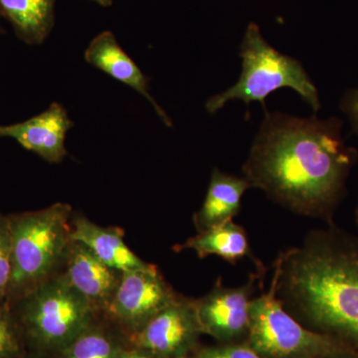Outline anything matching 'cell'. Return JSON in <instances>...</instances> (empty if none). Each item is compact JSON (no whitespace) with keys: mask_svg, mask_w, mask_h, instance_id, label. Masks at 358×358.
<instances>
[{"mask_svg":"<svg viewBox=\"0 0 358 358\" xmlns=\"http://www.w3.org/2000/svg\"><path fill=\"white\" fill-rule=\"evenodd\" d=\"M256 278L237 288L225 287L219 279L203 298L194 301L202 333L224 343L248 336L250 306L255 289Z\"/></svg>","mask_w":358,"mask_h":358,"instance_id":"9c48e42d","label":"cell"},{"mask_svg":"<svg viewBox=\"0 0 358 358\" xmlns=\"http://www.w3.org/2000/svg\"><path fill=\"white\" fill-rule=\"evenodd\" d=\"M66 281L83 296L96 310H105L110 305L119 286L122 273L96 258L83 244L72 240L64 259Z\"/></svg>","mask_w":358,"mask_h":358,"instance_id":"8fae6325","label":"cell"},{"mask_svg":"<svg viewBox=\"0 0 358 358\" xmlns=\"http://www.w3.org/2000/svg\"><path fill=\"white\" fill-rule=\"evenodd\" d=\"M242 72L236 83L229 89L212 96L205 105L209 114H216L229 101L241 100L249 108L251 103H262L266 98L282 88L296 91L301 98L319 112L322 108L317 86L301 62L275 50L261 34L256 23H250L240 45Z\"/></svg>","mask_w":358,"mask_h":358,"instance_id":"277c9868","label":"cell"},{"mask_svg":"<svg viewBox=\"0 0 358 358\" xmlns=\"http://www.w3.org/2000/svg\"><path fill=\"white\" fill-rule=\"evenodd\" d=\"M357 159V148L345 143L338 117H299L266 110L243 173L251 187L273 201L333 224Z\"/></svg>","mask_w":358,"mask_h":358,"instance_id":"6da1fadb","label":"cell"},{"mask_svg":"<svg viewBox=\"0 0 358 358\" xmlns=\"http://www.w3.org/2000/svg\"><path fill=\"white\" fill-rule=\"evenodd\" d=\"M93 1H96V3L102 6H112L113 3L112 0H93Z\"/></svg>","mask_w":358,"mask_h":358,"instance_id":"d4e9b609","label":"cell"},{"mask_svg":"<svg viewBox=\"0 0 358 358\" xmlns=\"http://www.w3.org/2000/svg\"><path fill=\"white\" fill-rule=\"evenodd\" d=\"M197 358H265L254 348L246 345L225 343L223 345L211 346L200 350Z\"/></svg>","mask_w":358,"mask_h":358,"instance_id":"ffe728a7","label":"cell"},{"mask_svg":"<svg viewBox=\"0 0 358 358\" xmlns=\"http://www.w3.org/2000/svg\"><path fill=\"white\" fill-rule=\"evenodd\" d=\"M73 126L65 108L54 102L43 113L24 122L0 126V138H13L46 162L58 164L67 155L66 136Z\"/></svg>","mask_w":358,"mask_h":358,"instance_id":"30bf717a","label":"cell"},{"mask_svg":"<svg viewBox=\"0 0 358 358\" xmlns=\"http://www.w3.org/2000/svg\"><path fill=\"white\" fill-rule=\"evenodd\" d=\"M71 216L65 203L7 216L13 264L9 306L56 275L72 242Z\"/></svg>","mask_w":358,"mask_h":358,"instance_id":"3957f363","label":"cell"},{"mask_svg":"<svg viewBox=\"0 0 358 358\" xmlns=\"http://www.w3.org/2000/svg\"><path fill=\"white\" fill-rule=\"evenodd\" d=\"M327 358H358V352L352 350V352H341Z\"/></svg>","mask_w":358,"mask_h":358,"instance_id":"603a6c76","label":"cell"},{"mask_svg":"<svg viewBox=\"0 0 358 358\" xmlns=\"http://www.w3.org/2000/svg\"><path fill=\"white\" fill-rule=\"evenodd\" d=\"M10 307L26 345L43 355L60 352L93 324L96 313L62 275H54Z\"/></svg>","mask_w":358,"mask_h":358,"instance_id":"5b68a950","label":"cell"},{"mask_svg":"<svg viewBox=\"0 0 358 358\" xmlns=\"http://www.w3.org/2000/svg\"><path fill=\"white\" fill-rule=\"evenodd\" d=\"M85 59L96 69L102 71L145 96L164 124L169 128L173 127V122L166 110L150 95L148 78L122 48L114 33L103 31L92 40L85 51Z\"/></svg>","mask_w":358,"mask_h":358,"instance_id":"7c38bea8","label":"cell"},{"mask_svg":"<svg viewBox=\"0 0 358 358\" xmlns=\"http://www.w3.org/2000/svg\"><path fill=\"white\" fill-rule=\"evenodd\" d=\"M11 271L13 264L8 218L0 215V305H8Z\"/></svg>","mask_w":358,"mask_h":358,"instance_id":"d6986e66","label":"cell"},{"mask_svg":"<svg viewBox=\"0 0 358 358\" xmlns=\"http://www.w3.org/2000/svg\"><path fill=\"white\" fill-rule=\"evenodd\" d=\"M282 307L303 326L358 352V235L329 224L280 254L273 275Z\"/></svg>","mask_w":358,"mask_h":358,"instance_id":"7a4b0ae2","label":"cell"},{"mask_svg":"<svg viewBox=\"0 0 358 358\" xmlns=\"http://www.w3.org/2000/svg\"><path fill=\"white\" fill-rule=\"evenodd\" d=\"M18 358H45L43 355H41V353L38 352H30L27 353L26 352L25 355H23L22 357H18Z\"/></svg>","mask_w":358,"mask_h":358,"instance_id":"cb8c5ba5","label":"cell"},{"mask_svg":"<svg viewBox=\"0 0 358 358\" xmlns=\"http://www.w3.org/2000/svg\"><path fill=\"white\" fill-rule=\"evenodd\" d=\"M192 249L199 258L218 256L230 264L251 256L248 235L242 226L229 221L199 232L180 247Z\"/></svg>","mask_w":358,"mask_h":358,"instance_id":"2e32d148","label":"cell"},{"mask_svg":"<svg viewBox=\"0 0 358 358\" xmlns=\"http://www.w3.org/2000/svg\"><path fill=\"white\" fill-rule=\"evenodd\" d=\"M248 345L265 358H327L352 352V346L303 326L282 307L271 282L250 306Z\"/></svg>","mask_w":358,"mask_h":358,"instance_id":"8992f818","label":"cell"},{"mask_svg":"<svg viewBox=\"0 0 358 358\" xmlns=\"http://www.w3.org/2000/svg\"><path fill=\"white\" fill-rule=\"evenodd\" d=\"M249 188H252L251 185L244 176L240 178L214 169L203 203L194 215L199 232L233 221Z\"/></svg>","mask_w":358,"mask_h":358,"instance_id":"5bb4252c","label":"cell"},{"mask_svg":"<svg viewBox=\"0 0 358 358\" xmlns=\"http://www.w3.org/2000/svg\"><path fill=\"white\" fill-rule=\"evenodd\" d=\"M178 299L157 268L150 265L122 273L107 313L136 334Z\"/></svg>","mask_w":358,"mask_h":358,"instance_id":"52a82bcc","label":"cell"},{"mask_svg":"<svg viewBox=\"0 0 358 358\" xmlns=\"http://www.w3.org/2000/svg\"><path fill=\"white\" fill-rule=\"evenodd\" d=\"M120 358H157L152 353L143 350V348L134 346L131 350H124Z\"/></svg>","mask_w":358,"mask_h":358,"instance_id":"7402d4cb","label":"cell"},{"mask_svg":"<svg viewBox=\"0 0 358 358\" xmlns=\"http://www.w3.org/2000/svg\"><path fill=\"white\" fill-rule=\"evenodd\" d=\"M183 358H197V357H183Z\"/></svg>","mask_w":358,"mask_h":358,"instance_id":"83f0119b","label":"cell"},{"mask_svg":"<svg viewBox=\"0 0 358 358\" xmlns=\"http://www.w3.org/2000/svg\"><path fill=\"white\" fill-rule=\"evenodd\" d=\"M341 110L348 117L350 126L358 136V87L348 90L341 100Z\"/></svg>","mask_w":358,"mask_h":358,"instance_id":"44dd1931","label":"cell"},{"mask_svg":"<svg viewBox=\"0 0 358 358\" xmlns=\"http://www.w3.org/2000/svg\"><path fill=\"white\" fill-rule=\"evenodd\" d=\"M56 0H0V13L13 26L18 38L40 45L55 23Z\"/></svg>","mask_w":358,"mask_h":358,"instance_id":"9a60e30c","label":"cell"},{"mask_svg":"<svg viewBox=\"0 0 358 358\" xmlns=\"http://www.w3.org/2000/svg\"><path fill=\"white\" fill-rule=\"evenodd\" d=\"M26 341L9 305H0V358H18L26 353Z\"/></svg>","mask_w":358,"mask_h":358,"instance_id":"ac0fdd59","label":"cell"},{"mask_svg":"<svg viewBox=\"0 0 358 358\" xmlns=\"http://www.w3.org/2000/svg\"><path fill=\"white\" fill-rule=\"evenodd\" d=\"M355 222H357V226L358 228V204L357 207V210H355Z\"/></svg>","mask_w":358,"mask_h":358,"instance_id":"484cf974","label":"cell"},{"mask_svg":"<svg viewBox=\"0 0 358 358\" xmlns=\"http://www.w3.org/2000/svg\"><path fill=\"white\" fill-rule=\"evenodd\" d=\"M72 240L83 244L96 258L119 272H129L150 266L124 243L121 231L96 225L83 216L72 219Z\"/></svg>","mask_w":358,"mask_h":358,"instance_id":"4fadbf2b","label":"cell"},{"mask_svg":"<svg viewBox=\"0 0 358 358\" xmlns=\"http://www.w3.org/2000/svg\"><path fill=\"white\" fill-rule=\"evenodd\" d=\"M202 333L194 301L178 299L134 334V346L157 358H183Z\"/></svg>","mask_w":358,"mask_h":358,"instance_id":"ba28073f","label":"cell"},{"mask_svg":"<svg viewBox=\"0 0 358 358\" xmlns=\"http://www.w3.org/2000/svg\"><path fill=\"white\" fill-rule=\"evenodd\" d=\"M124 350L114 336L92 324L59 355L60 358H120Z\"/></svg>","mask_w":358,"mask_h":358,"instance_id":"e0dca14e","label":"cell"},{"mask_svg":"<svg viewBox=\"0 0 358 358\" xmlns=\"http://www.w3.org/2000/svg\"><path fill=\"white\" fill-rule=\"evenodd\" d=\"M0 16H1V13H0ZM2 31V28H1V26H0V32Z\"/></svg>","mask_w":358,"mask_h":358,"instance_id":"4316f807","label":"cell"}]
</instances>
